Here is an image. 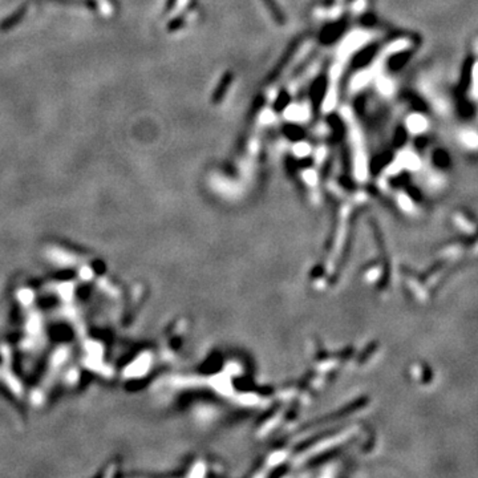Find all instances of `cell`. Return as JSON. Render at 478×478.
I'll return each instance as SVG.
<instances>
[{"label": "cell", "mask_w": 478, "mask_h": 478, "mask_svg": "<svg viewBox=\"0 0 478 478\" xmlns=\"http://www.w3.org/2000/svg\"><path fill=\"white\" fill-rule=\"evenodd\" d=\"M262 1L267 7L268 12L272 16V19L275 20L276 24L283 25L286 23V17H284V13L282 12V8L279 7V4L276 3V0H262Z\"/></svg>", "instance_id": "6da1fadb"}]
</instances>
